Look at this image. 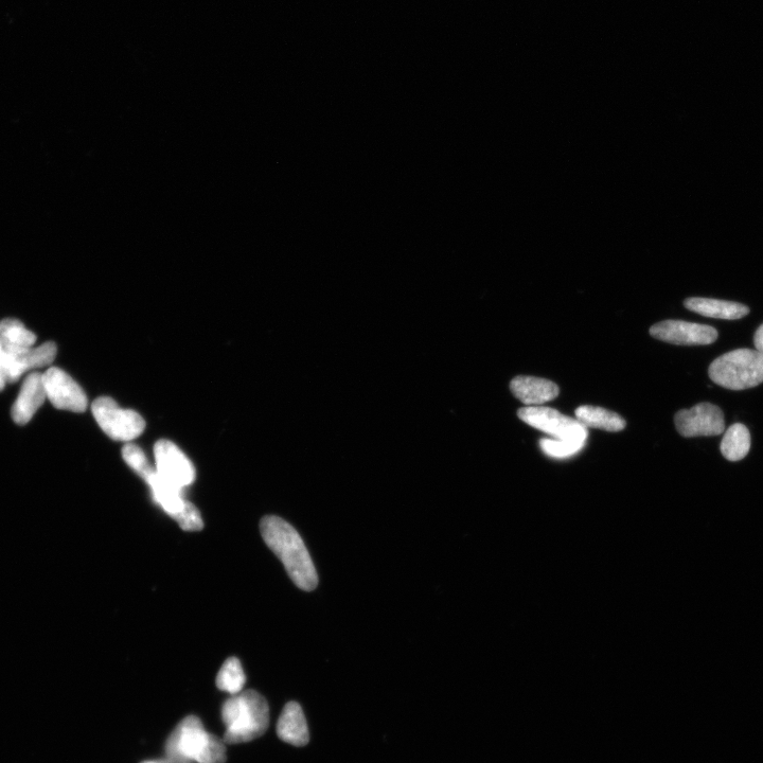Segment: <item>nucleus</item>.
I'll list each match as a JSON object with an SVG mask.
<instances>
[{
	"label": "nucleus",
	"instance_id": "20",
	"mask_svg": "<svg viewBox=\"0 0 763 763\" xmlns=\"http://www.w3.org/2000/svg\"><path fill=\"white\" fill-rule=\"evenodd\" d=\"M245 682L246 677L241 662L237 658L226 660L218 673V688L235 696L243 690Z\"/></svg>",
	"mask_w": 763,
	"mask_h": 763
},
{
	"label": "nucleus",
	"instance_id": "23",
	"mask_svg": "<svg viewBox=\"0 0 763 763\" xmlns=\"http://www.w3.org/2000/svg\"><path fill=\"white\" fill-rule=\"evenodd\" d=\"M756 350L763 353V324L758 328L754 336Z\"/></svg>",
	"mask_w": 763,
	"mask_h": 763
},
{
	"label": "nucleus",
	"instance_id": "1",
	"mask_svg": "<svg viewBox=\"0 0 763 763\" xmlns=\"http://www.w3.org/2000/svg\"><path fill=\"white\" fill-rule=\"evenodd\" d=\"M263 540L286 567L296 587L311 592L317 588L318 576L308 549L295 528L275 516L262 519Z\"/></svg>",
	"mask_w": 763,
	"mask_h": 763
},
{
	"label": "nucleus",
	"instance_id": "6",
	"mask_svg": "<svg viewBox=\"0 0 763 763\" xmlns=\"http://www.w3.org/2000/svg\"><path fill=\"white\" fill-rule=\"evenodd\" d=\"M519 418L554 439L564 441H587L589 430L577 419L561 414L552 407L527 406L518 412Z\"/></svg>",
	"mask_w": 763,
	"mask_h": 763
},
{
	"label": "nucleus",
	"instance_id": "13",
	"mask_svg": "<svg viewBox=\"0 0 763 763\" xmlns=\"http://www.w3.org/2000/svg\"><path fill=\"white\" fill-rule=\"evenodd\" d=\"M47 399L43 375L34 372L27 377L19 397L12 406L11 416L16 424H27Z\"/></svg>",
	"mask_w": 763,
	"mask_h": 763
},
{
	"label": "nucleus",
	"instance_id": "14",
	"mask_svg": "<svg viewBox=\"0 0 763 763\" xmlns=\"http://www.w3.org/2000/svg\"><path fill=\"white\" fill-rule=\"evenodd\" d=\"M510 389L513 396L527 406H541L555 400L560 394V389L554 382L534 377L514 378Z\"/></svg>",
	"mask_w": 763,
	"mask_h": 763
},
{
	"label": "nucleus",
	"instance_id": "16",
	"mask_svg": "<svg viewBox=\"0 0 763 763\" xmlns=\"http://www.w3.org/2000/svg\"><path fill=\"white\" fill-rule=\"evenodd\" d=\"M684 305L691 312L705 317L726 319V321H736V319H741L750 313L747 306L718 299L688 298Z\"/></svg>",
	"mask_w": 763,
	"mask_h": 763
},
{
	"label": "nucleus",
	"instance_id": "21",
	"mask_svg": "<svg viewBox=\"0 0 763 763\" xmlns=\"http://www.w3.org/2000/svg\"><path fill=\"white\" fill-rule=\"evenodd\" d=\"M587 441H564L558 439H541L540 448L548 457L562 459L579 453Z\"/></svg>",
	"mask_w": 763,
	"mask_h": 763
},
{
	"label": "nucleus",
	"instance_id": "4",
	"mask_svg": "<svg viewBox=\"0 0 763 763\" xmlns=\"http://www.w3.org/2000/svg\"><path fill=\"white\" fill-rule=\"evenodd\" d=\"M709 378L730 390H744L763 383V353L737 349L723 354L708 369Z\"/></svg>",
	"mask_w": 763,
	"mask_h": 763
},
{
	"label": "nucleus",
	"instance_id": "11",
	"mask_svg": "<svg viewBox=\"0 0 763 763\" xmlns=\"http://www.w3.org/2000/svg\"><path fill=\"white\" fill-rule=\"evenodd\" d=\"M654 339L680 346H706L715 343L718 331L706 325L683 321H665L650 329Z\"/></svg>",
	"mask_w": 763,
	"mask_h": 763
},
{
	"label": "nucleus",
	"instance_id": "2",
	"mask_svg": "<svg viewBox=\"0 0 763 763\" xmlns=\"http://www.w3.org/2000/svg\"><path fill=\"white\" fill-rule=\"evenodd\" d=\"M226 744H240L261 737L270 725L268 702L255 690L241 691L222 707Z\"/></svg>",
	"mask_w": 763,
	"mask_h": 763
},
{
	"label": "nucleus",
	"instance_id": "10",
	"mask_svg": "<svg viewBox=\"0 0 763 763\" xmlns=\"http://www.w3.org/2000/svg\"><path fill=\"white\" fill-rule=\"evenodd\" d=\"M156 468L166 481L185 489L195 481V469L189 458L169 440H159L154 449Z\"/></svg>",
	"mask_w": 763,
	"mask_h": 763
},
{
	"label": "nucleus",
	"instance_id": "25",
	"mask_svg": "<svg viewBox=\"0 0 763 763\" xmlns=\"http://www.w3.org/2000/svg\"><path fill=\"white\" fill-rule=\"evenodd\" d=\"M143 763H175V762L165 759V760H159V761H145Z\"/></svg>",
	"mask_w": 763,
	"mask_h": 763
},
{
	"label": "nucleus",
	"instance_id": "22",
	"mask_svg": "<svg viewBox=\"0 0 763 763\" xmlns=\"http://www.w3.org/2000/svg\"><path fill=\"white\" fill-rule=\"evenodd\" d=\"M123 459L141 478H146L155 470L149 463V460L143 450L135 445H127L122 450Z\"/></svg>",
	"mask_w": 763,
	"mask_h": 763
},
{
	"label": "nucleus",
	"instance_id": "17",
	"mask_svg": "<svg viewBox=\"0 0 763 763\" xmlns=\"http://www.w3.org/2000/svg\"><path fill=\"white\" fill-rule=\"evenodd\" d=\"M37 342V336L17 319L7 318L0 322V351L5 356H16Z\"/></svg>",
	"mask_w": 763,
	"mask_h": 763
},
{
	"label": "nucleus",
	"instance_id": "8",
	"mask_svg": "<svg viewBox=\"0 0 763 763\" xmlns=\"http://www.w3.org/2000/svg\"><path fill=\"white\" fill-rule=\"evenodd\" d=\"M674 423L679 434L686 438L718 436L725 431L723 412L712 403H700L691 410L680 411Z\"/></svg>",
	"mask_w": 763,
	"mask_h": 763
},
{
	"label": "nucleus",
	"instance_id": "24",
	"mask_svg": "<svg viewBox=\"0 0 763 763\" xmlns=\"http://www.w3.org/2000/svg\"><path fill=\"white\" fill-rule=\"evenodd\" d=\"M6 380L4 377V370H3V354L2 351H0V392L5 388Z\"/></svg>",
	"mask_w": 763,
	"mask_h": 763
},
{
	"label": "nucleus",
	"instance_id": "9",
	"mask_svg": "<svg viewBox=\"0 0 763 763\" xmlns=\"http://www.w3.org/2000/svg\"><path fill=\"white\" fill-rule=\"evenodd\" d=\"M47 399L58 410L83 413L87 407V397L82 387L66 372L51 367L43 374Z\"/></svg>",
	"mask_w": 763,
	"mask_h": 763
},
{
	"label": "nucleus",
	"instance_id": "15",
	"mask_svg": "<svg viewBox=\"0 0 763 763\" xmlns=\"http://www.w3.org/2000/svg\"><path fill=\"white\" fill-rule=\"evenodd\" d=\"M277 735L294 747H305L309 743V727L303 708L298 703L290 702L283 708L277 723Z\"/></svg>",
	"mask_w": 763,
	"mask_h": 763
},
{
	"label": "nucleus",
	"instance_id": "18",
	"mask_svg": "<svg viewBox=\"0 0 763 763\" xmlns=\"http://www.w3.org/2000/svg\"><path fill=\"white\" fill-rule=\"evenodd\" d=\"M576 419L584 427L599 429L606 432H620L626 428V420L618 414L605 408L591 405L579 406L575 412Z\"/></svg>",
	"mask_w": 763,
	"mask_h": 763
},
{
	"label": "nucleus",
	"instance_id": "5",
	"mask_svg": "<svg viewBox=\"0 0 763 763\" xmlns=\"http://www.w3.org/2000/svg\"><path fill=\"white\" fill-rule=\"evenodd\" d=\"M152 492L153 500L185 531H200L204 528L201 512L186 501L183 489L166 481L154 470L145 481Z\"/></svg>",
	"mask_w": 763,
	"mask_h": 763
},
{
	"label": "nucleus",
	"instance_id": "7",
	"mask_svg": "<svg viewBox=\"0 0 763 763\" xmlns=\"http://www.w3.org/2000/svg\"><path fill=\"white\" fill-rule=\"evenodd\" d=\"M93 414L99 427L116 441H132L146 429V422L138 413L122 408L109 397L98 398Z\"/></svg>",
	"mask_w": 763,
	"mask_h": 763
},
{
	"label": "nucleus",
	"instance_id": "12",
	"mask_svg": "<svg viewBox=\"0 0 763 763\" xmlns=\"http://www.w3.org/2000/svg\"><path fill=\"white\" fill-rule=\"evenodd\" d=\"M58 347L47 342L37 348H30L16 356L3 354V370L6 383H15L25 372L50 365L57 357Z\"/></svg>",
	"mask_w": 763,
	"mask_h": 763
},
{
	"label": "nucleus",
	"instance_id": "3",
	"mask_svg": "<svg viewBox=\"0 0 763 763\" xmlns=\"http://www.w3.org/2000/svg\"><path fill=\"white\" fill-rule=\"evenodd\" d=\"M166 755V759L175 763H224L226 743L208 733L198 717L189 716L168 738Z\"/></svg>",
	"mask_w": 763,
	"mask_h": 763
},
{
	"label": "nucleus",
	"instance_id": "19",
	"mask_svg": "<svg viewBox=\"0 0 763 763\" xmlns=\"http://www.w3.org/2000/svg\"><path fill=\"white\" fill-rule=\"evenodd\" d=\"M721 453L730 461H739L747 456L751 449V434L745 425L736 423L726 431L721 442Z\"/></svg>",
	"mask_w": 763,
	"mask_h": 763
}]
</instances>
